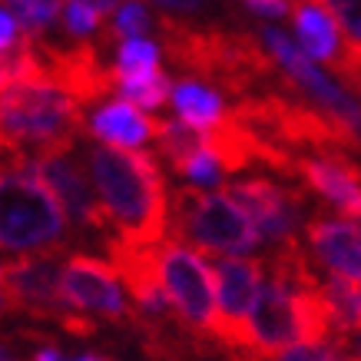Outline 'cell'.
I'll use <instances>...</instances> for the list:
<instances>
[{
    "label": "cell",
    "mask_w": 361,
    "mask_h": 361,
    "mask_svg": "<svg viewBox=\"0 0 361 361\" xmlns=\"http://www.w3.org/2000/svg\"><path fill=\"white\" fill-rule=\"evenodd\" d=\"M87 166L110 229L116 232L113 239L126 245H159L169 239V189L153 156L142 149H113L93 142L87 146Z\"/></svg>",
    "instance_id": "6da1fadb"
},
{
    "label": "cell",
    "mask_w": 361,
    "mask_h": 361,
    "mask_svg": "<svg viewBox=\"0 0 361 361\" xmlns=\"http://www.w3.org/2000/svg\"><path fill=\"white\" fill-rule=\"evenodd\" d=\"M159 30H163L166 56L186 73V80L209 83L212 90L219 87L239 99L262 97L275 90V77H279L275 60L252 37L196 30L169 13L159 17Z\"/></svg>",
    "instance_id": "7a4b0ae2"
},
{
    "label": "cell",
    "mask_w": 361,
    "mask_h": 361,
    "mask_svg": "<svg viewBox=\"0 0 361 361\" xmlns=\"http://www.w3.org/2000/svg\"><path fill=\"white\" fill-rule=\"evenodd\" d=\"M83 113L50 83H11L0 93V176L30 173L44 149L83 140Z\"/></svg>",
    "instance_id": "3957f363"
},
{
    "label": "cell",
    "mask_w": 361,
    "mask_h": 361,
    "mask_svg": "<svg viewBox=\"0 0 361 361\" xmlns=\"http://www.w3.org/2000/svg\"><path fill=\"white\" fill-rule=\"evenodd\" d=\"M70 212L37 173L0 176V252H47L66 245Z\"/></svg>",
    "instance_id": "277c9868"
},
{
    "label": "cell",
    "mask_w": 361,
    "mask_h": 361,
    "mask_svg": "<svg viewBox=\"0 0 361 361\" xmlns=\"http://www.w3.org/2000/svg\"><path fill=\"white\" fill-rule=\"evenodd\" d=\"M169 209H173L169 239L186 242L196 252H212L219 259H242L262 242L242 206L232 202L226 192L183 186L169 196Z\"/></svg>",
    "instance_id": "5b68a950"
},
{
    "label": "cell",
    "mask_w": 361,
    "mask_h": 361,
    "mask_svg": "<svg viewBox=\"0 0 361 361\" xmlns=\"http://www.w3.org/2000/svg\"><path fill=\"white\" fill-rule=\"evenodd\" d=\"M156 272L179 322L209 345L216 325V272L206 255L186 242L166 239L156 245Z\"/></svg>",
    "instance_id": "8992f818"
},
{
    "label": "cell",
    "mask_w": 361,
    "mask_h": 361,
    "mask_svg": "<svg viewBox=\"0 0 361 361\" xmlns=\"http://www.w3.org/2000/svg\"><path fill=\"white\" fill-rule=\"evenodd\" d=\"M30 173H37L47 186L60 196V202H63L66 212H70V219L77 222L80 229L93 232V235H106L110 219H106V209H103L99 192H97V186H93L83 140L44 149V153L30 163Z\"/></svg>",
    "instance_id": "52a82bcc"
},
{
    "label": "cell",
    "mask_w": 361,
    "mask_h": 361,
    "mask_svg": "<svg viewBox=\"0 0 361 361\" xmlns=\"http://www.w3.org/2000/svg\"><path fill=\"white\" fill-rule=\"evenodd\" d=\"M262 40H265L269 56H272L275 66H279V73L285 77V83L295 90L302 99H308L312 106L325 110L338 123H345L361 140V103L358 99H351L348 90L325 77L315 66V60H308V56L302 54V47H298L288 33L275 30V27H265Z\"/></svg>",
    "instance_id": "ba28073f"
},
{
    "label": "cell",
    "mask_w": 361,
    "mask_h": 361,
    "mask_svg": "<svg viewBox=\"0 0 361 361\" xmlns=\"http://www.w3.org/2000/svg\"><path fill=\"white\" fill-rule=\"evenodd\" d=\"M66 259H70V245H60V249L33 252V255L4 265L0 288H4L7 308L60 325L73 312L60 298V275H63Z\"/></svg>",
    "instance_id": "9c48e42d"
},
{
    "label": "cell",
    "mask_w": 361,
    "mask_h": 361,
    "mask_svg": "<svg viewBox=\"0 0 361 361\" xmlns=\"http://www.w3.org/2000/svg\"><path fill=\"white\" fill-rule=\"evenodd\" d=\"M212 272H216L212 341L242 355L245 335H249V315L265 285V262L262 259H219L212 265Z\"/></svg>",
    "instance_id": "30bf717a"
},
{
    "label": "cell",
    "mask_w": 361,
    "mask_h": 361,
    "mask_svg": "<svg viewBox=\"0 0 361 361\" xmlns=\"http://www.w3.org/2000/svg\"><path fill=\"white\" fill-rule=\"evenodd\" d=\"M232 202H239L242 212L252 219L259 239L269 245H285V242L298 239L295 232L305 219V192L292 186H282L265 176H249V179H235L222 189Z\"/></svg>",
    "instance_id": "8fae6325"
},
{
    "label": "cell",
    "mask_w": 361,
    "mask_h": 361,
    "mask_svg": "<svg viewBox=\"0 0 361 361\" xmlns=\"http://www.w3.org/2000/svg\"><path fill=\"white\" fill-rule=\"evenodd\" d=\"M60 298L66 308H73L80 315H99L116 325H130L133 318V302H126L123 295L116 269L83 252H70L60 275Z\"/></svg>",
    "instance_id": "7c38bea8"
},
{
    "label": "cell",
    "mask_w": 361,
    "mask_h": 361,
    "mask_svg": "<svg viewBox=\"0 0 361 361\" xmlns=\"http://www.w3.org/2000/svg\"><path fill=\"white\" fill-rule=\"evenodd\" d=\"M292 176L315 196L338 209L345 219L361 222V163L341 153H295Z\"/></svg>",
    "instance_id": "4fadbf2b"
},
{
    "label": "cell",
    "mask_w": 361,
    "mask_h": 361,
    "mask_svg": "<svg viewBox=\"0 0 361 361\" xmlns=\"http://www.w3.org/2000/svg\"><path fill=\"white\" fill-rule=\"evenodd\" d=\"M305 242L315 259L331 279L361 285V222L345 216H308Z\"/></svg>",
    "instance_id": "5bb4252c"
},
{
    "label": "cell",
    "mask_w": 361,
    "mask_h": 361,
    "mask_svg": "<svg viewBox=\"0 0 361 361\" xmlns=\"http://www.w3.org/2000/svg\"><path fill=\"white\" fill-rule=\"evenodd\" d=\"M87 130L97 136V142L113 149H136L142 142L156 140V120L146 116L140 106H133L130 99H113L99 106Z\"/></svg>",
    "instance_id": "9a60e30c"
},
{
    "label": "cell",
    "mask_w": 361,
    "mask_h": 361,
    "mask_svg": "<svg viewBox=\"0 0 361 361\" xmlns=\"http://www.w3.org/2000/svg\"><path fill=\"white\" fill-rule=\"evenodd\" d=\"M292 23H295V37L302 54L308 60L329 63L335 70V63L345 54V40L338 33V23L312 0H292Z\"/></svg>",
    "instance_id": "2e32d148"
},
{
    "label": "cell",
    "mask_w": 361,
    "mask_h": 361,
    "mask_svg": "<svg viewBox=\"0 0 361 361\" xmlns=\"http://www.w3.org/2000/svg\"><path fill=\"white\" fill-rule=\"evenodd\" d=\"M169 103L176 106L179 123L196 133H206V130H212V126H219V123L226 120V113H229L219 93L212 87H206V83H196V80L176 83Z\"/></svg>",
    "instance_id": "e0dca14e"
},
{
    "label": "cell",
    "mask_w": 361,
    "mask_h": 361,
    "mask_svg": "<svg viewBox=\"0 0 361 361\" xmlns=\"http://www.w3.org/2000/svg\"><path fill=\"white\" fill-rule=\"evenodd\" d=\"M116 93L123 99H130L133 106L159 110L173 97V83H169V77H166L163 70H146V73H120L116 70Z\"/></svg>",
    "instance_id": "ac0fdd59"
},
{
    "label": "cell",
    "mask_w": 361,
    "mask_h": 361,
    "mask_svg": "<svg viewBox=\"0 0 361 361\" xmlns=\"http://www.w3.org/2000/svg\"><path fill=\"white\" fill-rule=\"evenodd\" d=\"M120 4L123 0H63L60 4V23L80 44L83 37H93L106 23V17L120 11Z\"/></svg>",
    "instance_id": "d6986e66"
},
{
    "label": "cell",
    "mask_w": 361,
    "mask_h": 361,
    "mask_svg": "<svg viewBox=\"0 0 361 361\" xmlns=\"http://www.w3.org/2000/svg\"><path fill=\"white\" fill-rule=\"evenodd\" d=\"M60 4L63 0H0V7L11 11L30 37H44L47 27L60 17Z\"/></svg>",
    "instance_id": "ffe728a7"
},
{
    "label": "cell",
    "mask_w": 361,
    "mask_h": 361,
    "mask_svg": "<svg viewBox=\"0 0 361 361\" xmlns=\"http://www.w3.org/2000/svg\"><path fill=\"white\" fill-rule=\"evenodd\" d=\"M116 70L120 73H146V70H159V47L146 37H133L120 40L116 47Z\"/></svg>",
    "instance_id": "44dd1931"
},
{
    "label": "cell",
    "mask_w": 361,
    "mask_h": 361,
    "mask_svg": "<svg viewBox=\"0 0 361 361\" xmlns=\"http://www.w3.org/2000/svg\"><path fill=\"white\" fill-rule=\"evenodd\" d=\"M176 173L183 176V179H192V183H199V186H216V183H222V166L219 159L212 156V149L206 146V140H202V146H199L196 153H189L183 163L176 166Z\"/></svg>",
    "instance_id": "7402d4cb"
},
{
    "label": "cell",
    "mask_w": 361,
    "mask_h": 361,
    "mask_svg": "<svg viewBox=\"0 0 361 361\" xmlns=\"http://www.w3.org/2000/svg\"><path fill=\"white\" fill-rule=\"evenodd\" d=\"M312 4H318L331 20L338 23L345 37H348V44L361 47V0H312Z\"/></svg>",
    "instance_id": "603a6c76"
},
{
    "label": "cell",
    "mask_w": 361,
    "mask_h": 361,
    "mask_svg": "<svg viewBox=\"0 0 361 361\" xmlns=\"http://www.w3.org/2000/svg\"><path fill=\"white\" fill-rule=\"evenodd\" d=\"M335 73H338L341 87L361 97V47L345 44V54H341V60L335 63Z\"/></svg>",
    "instance_id": "cb8c5ba5"
},
{
    "label": "cell",
    "mask_w": 361,
    "mask_h": 361,
    "mask_svg": "<svg viewBox=\"0 0 361 361\" xmlns=\"http://www.w3.org/2000/svg\"><path fill=\"white\" fill-rule=\"evenodd\" d=\"M20 23H17V17H13L11 11H4L0 7V54H11L13 47L20 44Z\"/></svg>",
    "instance_id": "d4e9b609"
},
{
    "label": "cell",
    "mask_w": 361,
    "mask_h": 361,
    "mask_svg": "<svg viewBox=\"0 0 361 361\" xmlns=\"http://www.w3.org/2000/svg\"><path fill=\"white\" fill-rule=\"evenodd\" d=\"M255 13H262V17H285V13L292 11V4L288 0H245Z\"/></svg>",
    "instance_id": "484cf974"
},
{
    "label": "cell",
    "mask_w": 361,
    "mask_h": 361,
    "mask_svg": "<svg viewBox=\"0 0 361 361\" xmlns=\"http://www.w3.org/2000/svg\"><path fill=\"white\" fill-rule=\"evenodd\" d=\"M156 7H163L166 13H199L206 7V0H149Z\"/></svg>",
    "instance_id": "4316f807"
},
{
    "label": "cell",
    "mask_w": 361,
    "mask_h": 361,
    "mask_svg": "<svg viewBox=\"0 0 361 361\" xmlns=\"http://www.w3.org/2000/svg\"><path fill=\"white\" fill-rule=\"evenodd\" d=\"M13 83V60L11 54H0V93Z\"/></svg>",
    "instance_id": "83f0119b"
},
{
    "label": "cell",
    "mask_w": 361,
    "mask_h": 361,
    "mask_svg": "<svg viewBox=\"0 0 361 361\" xmlns=\"http://www.w3.org/2000/svg\"><path fill=\"white\" fill-rule=\"evenodd\" d=\"M70 361H113V358H103V355H80V358H70Z\"/></svg>",
    "instance_id": "f1b7e54d"
},
{
    "label": "cell",
    "mask_w": 361,
    "mask_h": 361,
    "mask_svg": "<svg viewBox=\"0 0 361 361\" xmlns=\"http://www.w3.org/2000/svg\"><path fill=\"white\" fill-rule=\"evenodd\" d=\"M351 361H361V335L355 338V348H351Z\"/></svg>",
    "instance_id": "f546056e"
},
{
    "label": "cell",
    "mask_w": 361,
    "mask_h": 361,
    "mask_svg": "<svg viewBox=\"0 0 361 361\" xmlns=\"http://www.w3.org/2000/svg\"><path fill=\"white\" fill-rule=\"evenodd\" d=\"M355 322H358V335H361V285H358V315H355Z\"/></svg>",
    "instance_id": "4dcf8cb0"
},
{
    "label": "cell",
    "mask_w": 361,
    "mask_h": 361,
    "mask_svg": "<svg viewBox=\"0 0 361 361\" xmlns=\"http://www.w3.org/2000/svg\"><path fill=\"white\" fill-rule=\"evenodd\" d=\"M4 312H11V308H7V298H4V288H0V315Z\"/></svg>",
    "instance_id": "1f68e13d"
},
{
    "label": "cell",
    "mask_w": 361,
    "mask_h": 361,
    "mask_svg": "<svg viewBox=\"0 0 361 361\" xmlns=\"http://www.w3.org/2000/svg\"><path fill=\"white\" fill-rule=\"evenodd\" d=\"M0 361H13V358H11V355H4V351H0Z\"/></svg>",
    "instance_id": "d6a6232c"
},
{
    "label": "cell",
    "mask_w": 361,
    "mask_h": 361,
    "mask_svg": "<svg viewBox=\"0 0 361 361\" xmlns=\"http://www.w3.org/2000/svg\"><path fill=\"white\" fill-rule=\"evenodd\" d=\"M0 279H4V265H0Z\"/></svg>",
    "instance_id": "836d02e7"
}]
</instances>
